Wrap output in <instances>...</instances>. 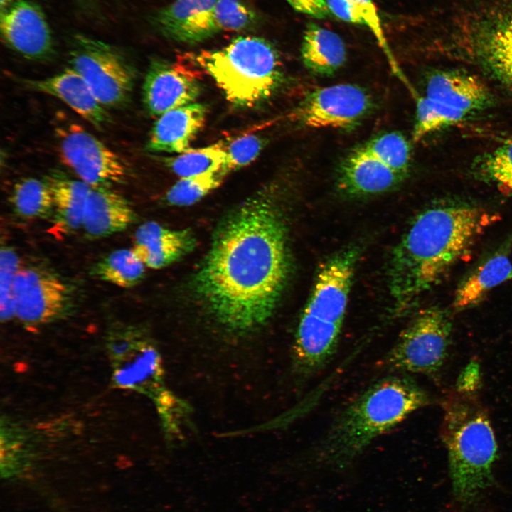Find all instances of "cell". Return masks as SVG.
<instances>
[{"label": "cell", "instance_id": "6da1fadb", "mask_svg": "<svg viewBox=\"0 0 512 512\" xmlns=\"http://www.w3.org/2000/svg\"><path fill=\"white\" fill-rule=\"evenodd\" d=\"M289 267L283 219L262 193L222 224L196 274V289L223 326L250 332L272 316Z\"/></svg>", "mask_w": 512, "mask_h": 512}, {"label": "cell", "instance_id": "7a4b0ae2", "mask_svg": "<svg viewBox=\"0 0 512 512\" xmlns=\"http://www.w3.org/2000/svg\"><path fill=\"white\" fill-rule=\"evenodd\" d=\"M496 217L468 205H439L418 214L394 247L388 265L395 311L409 310L466 254Z\"/></svg>", "mask_w": 512, "mask_h": 512}, {"label": "cell", "instance_id": "3957f363", "mask_svg": "<svg viewBox=\"0 0 512 512\" xmlns=\"http://www.w3.org/2000/svg\"><path fill=\"white\" fill-rule=\"evenodd\" d=\"M429 403L426 391L407 374L383 378L343 407L317 444L314 454L324 464H347L376 438Z\"/></svg>", "mask_w": 512, "mask_h": 512}, {"label": "cell", "instance_id": "277c9868", "mask_svg": "<svg viewBox=\"0 0 512 512\" xmlns=\"http://www.w3.org/2000/svg\"><path fill=\"white\" fill-rule=\"evenodd\" d=\"M442 404L441 433L448 454L452 496L460 508L468 509L494 483L497 443L478 393L454 388Z\"/></svg>", "mask_w": 512, "mask_h": 512}, {"label": "cell", "instance_id": "5b68a950", "mask_svg": "<svg viewBox=\"0 0 512 512\" xmlns=\"http://www.w3.org/2000/svg\"><path fill=\"white\" fill-rule=\"evenodd\" d=\"M358 252L354 247L337 252L317 274L293 342V365L302 378L320 372L336 351Z\"/></svg>", "mask_w": 512, "mask_h": 512}, {"label": "cell", "instance_id": "8992f818", "mask_svg": "<svg viewBox=\"0 0 512 512\" xmlns=\"http://www.w3.org/2000/svg\"><path fill=\"white\" fill-rule=\"evenodd\" d=\"M193 58L226 100L239 107H252L265 102L283 79L277 50L260 37L239 36L220 49L202 50Z\"/></svg>", "mask_w": 512, "mask_h": 512}, {"label": "cell", "instance_id": "52a82bcc", "mask_svg": "<svg viewBox=\"0 0 512 512\" xmlns=\"http://www.w3.org/2000/svg\"><path fill=\"white\" fill-rule=\"evenodd\" d=\"M452 324L437 306L417 312L388 351L385 363L404 374L434 375L441 370L450 343Z\"/></svg>", "mask_w": 512, "mask_h": 512}, {"label": "cell", "instance_id": "ba28073f", "mask_svg": "<svg viewBox=\"0 0 512 512\" xmlns=\"http://www.w3.org/2000/svg\"><path fill=\"white\" fill-rule=\"evenodd\" d=\"M70 64L105 107H121L129 102L134 74L112 47L100 41L78 36L70 50Z\"/></svg>", "mask_w": 512, "mask_h": 512}, {"label": "cell", "instance_id": "9c48e42d", "mask_svg": "<svg viewBox=\"0 0 512 512\" xmlns=\"http://www.w3.org/2000/svg\"><path fill=\"white\" fill-rule=\"evenodd\" d=\"M55 134L63 162L90 187L110 188L127 179L124 160L78 124H59Z\"/></svg>", "mask_w": 512, "mask_h": 512}, {"label": "cell", "instance_id": "30bf717a", "mask_svg": "<svg viewBox=\"0 0 512 512\" xmlns=\"http://www.w3.org/2000/svg\"><path fill=\"white\" fill-rule=\"evenodd\" d=\"M12 297L14 316L28 326L51 322L63 316L72 302L68 284L55 273L39 266L20 267Z\"/></svg>", "mask_w": 512, "mask_h": 512}, {"label": "cell", "instance_id": "8fae6325", "mask_svg": "<svg viewBox=\"0 0 512 512\" xmlns=\"http://www.w3.org/2000/svg\"><path fill=\"white\" fill-rule=\"evenodd\" d=\"M371 107V98L362 87L342 83L310 92L293 115L307 127L349 129L358 124Z\"/></svg>", "mask_w": 512, "mask_h": 512}, {"label": "cell", "instance_id": "7c38bea8", "mask_svg": "<svg viewBox=\"0 0 512 512\" xmlns=\"http://www.w3.org/2000/svg\"><path fill=\"white\" fill-rule=\"evenodd\" d=\"M0 29L6 45L28 59L45 60L54 52L50 26L35 2L17 0L1 9Z\"/></svg>", "mask_w": 512, "mask_h": 512}, {"label": "cell", "instance_id": "4fadbf2b", "mask_svg": "<svg viewBox=\"0 0 512 512\" xmlns=\"http://www.w3.org/2000/svg\"><path fill=\"white\" fill-rule=\"evenodd\" d=\"M201 92L198 80L176 65L154 60L142 87L143 103L153 117L193 103Z\"/></svg>", "mask_w": 512, "mask_h": 512}, {"label": "cell", "instance_id": "5bb4252c", "mask_svg": "<svg viewBox=\"0 0 512 512\" xmlns=\"http://www.w3.org/2000/svg\"><path fill=\"white\" fill-rule=\"evenodd\" d=\"M25 85L60 99L97 129H102L111 122L105 107L84 79L70 67L48 78L26 80Z\"/></svg>", "mask_w": 512, "mask_h": 512}, {"label": "cell", "instance_id": "9a60e30c", "mask_svg": "<svg viewBox=\"0 0 512 512\" xmlns=\"http://www.w3.org/2000/svg\"><path fill=\"white\" fill-rule=\"evenodd\" d=\"M208 110L204 104L191 103L158 117L146 144L151 152L183 153L204 127Z\"/></svg>", "mask_w": 512, "mask_h": 512}, {"label": "cell", "instance_id": "2e32d148", "mask_svg": "<svg viewBox=\"0 0 512 512\" xmlns=\"http://www.w3.org/2000/svg\"><path fill=\"white\" fill-rule=\"evenodd\" d=\"M196 245L188 230H172L156 222H146L134 234L133 251L145 266L161 269L191 252Z\"/></svg>", "mask_w": 512, "mask_h": 512}, {"label": "cell", "instance_id": "e0dca14e", "mask_svg": "<svg viewBox=\"0 0 512 512\" xmlns=\"http://www.w3.org/2000/svg\"><path fill=\"white\" fill-rule=\"evenodd\" d=\"M217 0H175L156 17L160 31L178 42L196 43L214 35L210 24Z\"/></svg>", "mask_w": 512, "mask_h": 512}, {"label": "cell", "instance_id": "ac0fdd59", "mask_svg": "<svg viewBox=\"0 0 512 512\" xmlns=\"http://www.w3.org/2000/svg\"><path fill=\"white\" fill-rule=\"evenodd\" d=\"M403 177L360 148L342 162L338 186L348 195L366 196L388 191Z\"/></svg>", "mask_w": 512, "mask_h": 512}, {"label": "cell", "instance_id": "d6986e66", "mask_svg": "<svg viewBox=\"0 0 512 512\" xmlns=\"http://www.w3.org/2000/svg\"><path fill=\"white\" fill-rule=\"evenodd\" d=\"M135 218L131 204L123 196L110 188H92L82 227L88 237L100 238L127 229Z\"/></svg>", "mask_w": 512, "mask_h": 512}, {"label": "cell", "instance_id": "ffe728a7", "mask_svg": "<svg viewBox=\"0 0 512 512\" xmlns=\"http://www.w3.org/2000/svg\"><path fill=\"white\" fill-rule=\"evenodd\" d=\"M425 96L467 114L482 110L490 100L489 90L481 80L454 70L432 73L427 82Z\"/></svg>", "mask_w": 512, "mask_h": 512}, {"label": "cell", "instance_id": "44dd1931", "mask_svg": "<svg viewBox=\"0 0 512 512\" xmlns=\"http://www.w3.org/2000/svg\"><path fill=\"white\" fill-rule=\"evenodd\" d=\"M53 200L50 233L62 238L82 227L85 203L92 189L89 185L55 170L46 178Z\"/></svg>", "mask_w": 512, "mask_h": 512}, {"label": "cell", "instance_id": "7402d4cb", "mask_svg": "<svg viewBox=\"0 0 512 512\" xmlns=\"http://www.w3.org/2000/svg\"><path fill=\"white\" fill-rule=\"evenodd\" d=\"M507 242L473 270L459 285L453 307L457 311L478 304L496 286L512 279V262Z\"/></svg>", "mask_w": 512, "mask_h": 512}, {"label": "cell", "instance_id": "603a6c76", "mask_svg": "<svg viewBox=\"0 0 512 512\" xmlns=\"http://www.w3.org/2000/svg\"><path fill=\"white\" fill-rule=\"evenodd\" d=\"M301 57L310 72L319 75H331L345 63L346 48L337 33L309 23L304 33Z\"/></svg>", "mask_w": 512, "mask_h": 512}, {"label": "cell", "instance_id": "cb8c5ba5", "mask_svg": "<svg viewBox=\"0 0 512 512\" xmlns=\"http://www.w3.org/2000/svg\"><path fill=\"white\" fill-rule=\"evenodd\" d=\"M481 52L491 74L512 90V14L490 28L484 38Z\"/></svg>", "mask_w": 512, "mask_h": 512}, {"label": "cell", "instance_id": "d4e9b609", "mask_svg": "<svg viewBox=\"0 0 512 512\" xmlns=\"http://www.w3.org/2000/svg\"><path fill=\"white\" fill-rule=\"evenodd\" d=\"M145 265L132 249H119L104 256L91 267L97 279L122 288H131L144 277Z\"/></svg>", "mask_w": 512, "mask_h": 512}, {"label": "cell", "instance_id": "484cf974", "mask_svg": "<svg viewBox=\"0 0 512 512\" xmlns=\"http://www.w3.org/2000/svg\"><path fill=\"white\" fill-rule=\"evenodd\" d=\"M10 202L14 212L26 219H41L53 213V200L47 181L25 178L14 186Z\"/></svg>", "mask_w": 512, "mask_h": 512}, {"label": "cell", "instance_id": "4316f807", "mask_svg": "<svg viewBox=\"0 0 512 512\" xmlns=\"http://www.w3.org/2000/svg\"><path fill=\"white\" fill-rule=\"evenodd\" d=\"M164 159L166 165L175 174L185 178L220 169L225 164L226 155L224 144L218 143L190 149L178 156Z\"/></svg>", "mask_w": 512, "mask_h": 512}, {"label": "cell", "instance_id": "83f0119b", "mask_svg": "<svg viewBox=\"0 0 512 512\" xmlns=\"http://www.w3.org/2000/svg\"><path fill=\"white\" fill-rule=\"evenodd\" d=\"M416 120L412 132L414 142H418L425 135L455 124L468 114L426 96L417 100Z\"/></svg>", "mask_w": 512, "mask_h": 512}, {"label": "cell", "instance_id": "f1b7e54d", "mask_svg": "<svg viewBox=\"0 0 512 512\" xmlns=\"http://www.w3.org/2000/svg\"><path fill=\"white\" fill-rule=\"evenodd\" d=\"M228 174L223 167L216 171L181 178L166 192V201L178 206L194 204L220 186Z\"/></svg>", "mask_w": 512, "mask_h": 512}, {"label": "cell", "instance_id": "f546056e", "mask_svg": "<svg viewBox=\"0 0 512 512\" xmlns=\"http://www.w3.org/2000/svg\"><path fill=\"white\" fill-rule=\"evenodd\" d=\"M365 152L405 176L410 161V146L400 133L392 132L372 139L361 147Z\"/></svg>", "mask_w": 512, "mask_h": 512}, {"label": "cell", "instance_id": "4dcf8cb0", "mask_svg": "<svg viewBox=\"0 0 512 512\" xmlns=\"http://www.w3.org/2000/svg\"><path fill=\"white\" fill-rule=\"evenodd\" d=\"M254 14L240 0H217L210 16L214 33L241 31L253 21Z\"/></svg>", "mask_w": 512, "mask_h": 512}, {"label": "cell", "instance_id": "1f68e13d", "mask_svg": "<svg viewBox=\"0 0 512 512\" xmlns=\"http://www.w3.org/2000/svg\"><path fill=\"white\" fill-rule=\"evenodd\" d=\"M19 260L11 247H2L0 252V314L1 321H9L14 316L12 289L20 269Z\"/></svg>", "mask_w": 512, "mask_h": 512}, {"label": "cell", "instance_id": "d6a6232c", "mask_svg": "<svg viewBox=\"0 0 512 512\" xmlns=\"http://www.w3.org/2000/svg\"><path fill=\"white\" fill-rule=\"evenodd\" d=\"M225 169L230 173L252 163L260 154L265 140L256 134H245L225 144Z\"/></svg>", "mask_w": 512, "mask_h": 512}, {"label": "cell", "instance_id": "836d02e7", "mask_svg": "<svg viewBox=\"0 0 512 512\" xmlns=\"http://www.w3.org/2000/svg\"><path fill=\"white\" fill-rule=\"evenodd\" d=\"M481 165L484 173L499 188L512 191V141L487 155Z\"/></svg>", "mask_w": 512, "mask_h": 512}, {"label": "cell", "instance_id": "e575fe53", "mask_svg": "<svg viewBox=\"0 0 512 512\" xmlns=\"http://www.w3.org/2000/svg\"><path fill=\"white\" fill-rule=\"evenodd\" d=\"M157 368L158 358L154 351L144 349L134 361L117 370L115 380L122 387L135 386L153 376Z\"/></svg>", "mask_w": 512, "mask_h": 512}, {"label": "cell", "instance_id": "d590c367", "mask_svg": "<svg viewBox=\"0 0 512 512\" xmlns=\"http://www.w3.org/2000/svg\"><path fill=\"white\" fill-rule=\"evenodd\" d=\"M353 6L357 14L362 18L364 24L368 27L370 31L376 38L379 46L385 53L389 63L394 72L401 76L399 68L396 66V63L391 51L389 48L387 40L383 30L380 18L376 6L373 0H347Z\"/></svg>", "mask_w": 512, "mask_h": 512}, {"label": "cell", "instance_id": "8d00e7d4", "mask_svg": "<svg viewBox=\"0 0 512 512\" xmlns=\"http://www.w3.org/2000/svg\"><path fill=\"white\" fill-rule=\"evenodd\" d=\"M481 385L480 368L478 363L472 361L461 372L455 389L464 393H478Z\"/></svg>", "mask_w": 512, "mask_h": 512}, {"label": "cell", "instance_id": "74e56055", "mask_svg": "<svg viewBox=\"0 0 512 512\" xmlns=\"http://www.w3.org/2000/svg\"><path fill=\"white\" fill-rule=\"evenodd\" d=\"M296 11L316 18L324 19L330 16L326 0H285Z\"/></svg>", "mask_w": 512, "mask_h": 512}, {"label": "cell", "instance_id": "f35d334b", "mask_svg": "<svg viewBox=\"0 0 512 512\" xmlns=\"http://www.w3.org/2000/svg\"><path fill=\"white\" fill-rule=\"evenodd\" d=\"M331 13L343 21L365 25L362 18L357 14L347 0H326Z\"/></svg>", "mask_w": 512, "mask_h": 512}, {"label": "cell", "instance_id": "ab89813d", "mask_svg": "<svg viewBox=\"0 0 512 512\" xmlns=\"http://www.w3.org/2000/svg\"><path fill=\"white\" fill-rule=\"evenodd\" d=\"M17 0H0L1 9Z\"/></svg>", "mask_w": 512, "mask_h": 512}]
</instances>
